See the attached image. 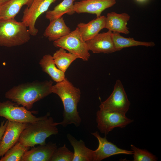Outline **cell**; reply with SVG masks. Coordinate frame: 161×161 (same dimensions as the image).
<instances>
[{
    "label": "cell",
    "instance_id": "3957f363",
    "mask_svg": "<svg viewBox=\"0 0 161 161\" xmlns=\"http://www.w3.org/2000/svg\"><path fill=\"white\" fill-rule=\"evenodd\" d=\"M58 125L59 122H54L53 118L50 116V113L48 112L41 119L28 123L21 133L18 142L30 147L36 145L45 144L47 138L58 133L57 126Z\"/></svg>",
    "mask_w": 161,
    "mask_h": 161
},
{
    "label": "cell",
    "instance_id": "6da1fadb",
    "mask_svg": "<svg viewBox=\"0 0 161 161\" xmlns=\"http://www.w3.org/2000/svg\"><path fill=\"white\" fill-rule=\"evenodd\" d=\"M51 91L60 97L64 106L63 119L59 122V125L64 127L71 124L79 126L81 119L77 108L80 98V90L75 87L65 78L62 81L52 85Z\"/></svg>",
    "mask_w": 161,
    "mask_h": 161
},
{
    "label": "cell",
    "instance_id": "1f68e13d",
    "mask_svg": "<svg viewBox=\"0 0 161 161\" xmlns=\"http://www.w3.org/2000/svg\"></svg>",
    "mask_w": 161,
    "mask_h": 161
},
{
    "label": "cell",
    "instance_id": "52a82bcc",
    "mask_svg": "<svg viewBox=\"0 0 161 161\" xmlns=\"http://www.w3.org/2000/svg\"><path fill=\"white\" fill-rule=\"evenodd\" d=\"M36 111H30L23 106L20 107L10 100L0 102V116L9 121L21 123H32L41 119L42 116L37 117L33 113Z\"/></svg>",
    "mask_w": 161,
    "mask_h": 161
},
{
    "label": "cell",
    "instance_id": "d4e9b609",
    "mask_svg": "<svg viewBox=\"0 0 161 161\" xmlns=\"http://www.w3.org/2000/svg\"><path fill=\"white\" fill-rule=\"evenodd\" d=\"M133 151L134 161H156L157 157L145 149H141L133 145H131Z\"/></svg>",
    "mask_w": 161,
    "mask_h": 161
},
{
    "label": "cell",
    "instance_id": "f546056e",
    "mask_svg": "<svg viewBox=\"0 0 161 161\" xmlns=\"http://www.w3.org/2000/svg\"><path fill=\"white\" fill-rule=\"evenodd\" d=\"M80 1H82V0H80Z\"/></svg>",
    "mask_w": 161,
    "mask_h": 161
},
{
    "label": "cell",
    "instance_id": "5b68a950",
    "mask_svg": "<svg viewBox=\"0 0 161 161\" xmlns=\"http://www.w3.org/2000/svg\"><path fill=\"white\" fill-rule=\"evenodd\" d=\"M53 45L67 50L84 61H88L90 56L86 41L78 27L68 35L54 41Z\"/></svg>",
    "mask_w": 161,
    "mask_h": 161
},
{
    "label": "cell",
    "instance_id": "7a4b0ae2",
    "mask_svg": "<svg viewBox=\"0 0 161 161\" xmlns=\"http://www.w3.org/2000/svg\"><path fill=\"white\" fill-rule=\"evenodd\" d=\"M52 84L51 80L22 84L7 92L5 97L29 110L32 108L34 103L52 93Z\"/></svg>",
    "mask_w": 161,
    "mask_h": 161
},
{
    "label": "cell",
    "instance_id": "603a6c76",
    "mask_svg": "<svg viewBox=\"0 0 161 161\" xmlns=\"http://www.w3.org/2000/svg\"><path fill=\"white\" fill-rule=\"evenodd\" d=\"M52 56L57 67L64 72L71 64L79 58L77 55L69 52L68 53L61 48L56 51Z\"/></svg>",
    "mask_w": 161,
    "mask_h": 161
},
{
    "label": "cell",
    "instance_id": "ffe728a7",
    "mask_svg": "<svg viewBox=\"0 0 161 161\" xmlns=\"http://www.w3.org/2000/svg\"><path fill=\"white\" fill-rule=\"evenodd\" d=\"M39 64L42 70L47 73L54 81L61 82L65 78V72L57 67L53 56L50 55H44Z\"/></svg>",
    "mask_w": 161,
    "mask_h": 161
},
{
    "label": "cell",
    "instance_id": "4dcf8cb0",
    "mask_svg": "<svg viewBox=\"0 0 161 161\" xmlns=\"http://www.w3.org/2000/svg\"></svg>",
    "mask_w": 161,
    "mask_h": 161
},
{
    "label": "cell",
    "instance_id": "cb8c5ba5",
    "mask_svg": "<svg viewBox=\"0 0 161 161\" xmlns=\"http://www.w3.org/2000/svg\"><path fill=\"white\" fill-rule=\"evenodd\" d=\"M30 148L18 141L6 152L0 159V161H21L24 153Z\"/></svg>",
    "mask_w": 161,
    "mask_h": 161
},
{
    "label": "cell",
    "instance_id": "7402d4cb",
    "mask_svg": "<svg viewBox=\"0 0 161 161\" xmlns=\"http://www.w3.org/2000/svg\"><path fill=\"white\" fill-rule=\"evenodd\" d=\"M52 10L47 11L46 18L51 21L62 17L65 14L71 15L75 13L74 2L76 0H62Z\"/></svg>",
    "mask_w": 161,
    "mask_h": 161
},
{
    "label": "cell",
    "instance_id": "e0dca14e",
    "mask_svg": "<svg viewBox=\"0 0 161 161\" xmlns=\"http://www.w3.org/2000/svg\"><path fill=\"white\" fill-rule=\"evenodd\" d=\"M67 138L74 150L72 161H94V150L87 147L83 141H78L70 134Z\"/></svg>",
    "mask_w": 161,
    "mask_h": 161
},
{
    "label": "cell",
    "instance_id": "d6986e66",
    "mask_svg": "<svg viewBox=\"0 0 161 161\" xmlns=\"http://www.w3.org/2000/svg\"><path fill=\"white\" fill-rule=\"evenodd\" d=\"M33 0H9L0 5V19L14 18L24 5L29 7Z\"/></svg>",
    "mask_w": 161,
    "mask_h": 161
},
{
    "label": "cell",
    "instance_id": "4fadbf2b",
    "mask_svg": "<svg viewBox=\"0 0 161 161\" xmlns=\"http://www.w3.org/2000/svg\"><path fill=\"white\" fill-rule=\"evenodd\" d=\"M116 3V0H83L75 2L73 9L75 13L95 14L98 17L104 10Z\"/></svg>",
    "mask_w": 161,
    "mask_h": 161
},
{
    "label": "cell",
    "instance_id": "8fae6325",
    "mask_svg": "<svg viewBox=\"0 0 161 161\" xmlns=\"http://www.w3.org/2000/svg\"><path fill=\"white\" fill-rule=\"evenodd\" d=\"M91 134L98 140V148L94 150V161H100L111 156L120 154L132 155L133 151L126 150L118 147L116 145L108 141L105 136L102 137L98 132Z\"/></svg>",
    "mask_w": 161,
    "mask_h": 161
},
{
    "label": "cell",
    "instance_id": "9a60e30c",
    "mask_svg": "<svg viewBox=\"0 0 161 161\" xmlns=\"http://www.w3.org/2000/svg\"><path fill=\"white\" fill-rule=\"evenodd\" d=\"M130 16L127 13L120 14L115 12L108 13L106 18L105 28L112 32L128 34L130 31L127 26Z\"/></svg>",
    "mask_w": 161,
    "mask_h": 161
},
{
    "label": "cell",
    "instance_id": "2e32d148",
    "mask_svg": "<svg viewBox=\"0 0 161 161\" xmlns=\"http://www.w3.org/2000/svg\"><path fill=\"white\" fill-rule=\"evenodd\" d=\"M106 17H97L87 23H80L78 25L82 38L85 41L93 38L105 28Z\"/></svg>",
    "mask_w": 161,
    "mask_h": 161
},
{
    "label": "cell",
    "instance_id": "f1b7e54d",
    "mask_svg": "<svg viewBox=\"0 0 161 161\" xmlns=\"http://www.w3.org/2000/svg\"><path fill=\"white\" fill-rule=\"evenodd\" d=\"M137 0L138 1H143L144 0Z\"/></svg>",
    "mask_w": 161,
    "mask_h": 161
},
{
    "label": "cell",
    "instance_id": "ac0fdd59",
    "mask_svg": "<svg viewBox=\"0 0 161 161\" xmlns=\"http://www.w3.org/2000/svg\"><path fill=\"white\" fill-rule=\"evenodd\" d=\"M70 29L66 24L62 17L50 21L43 35L49 41H55L69 34Z\"/></svg>",
    "mask_w": 161,
    "mask_h": 161
},
{
    "label": "cell",
    "instance_id": "484cf974",
    "mask_svg": "<svg viewBox=\"0 0 161 161\" xmlns=\"http://www.w3.org/2000/svg\"><path fill=\"white\" fill-rule=\"evenodd\" d=\"M73 157V153L64 144L63 146L57 148L50 161H72Z\"/></svg>",
    "mask_w": 161,
    "mask_h": 161
},
{
    "label": "cell",
    "instance_id": "4316f807",
    "mask_svg": "<svg viewBox=\"0 0 161 161\" xmlns=\"http://www.w3.org/2000/svg\"><path fill=\"white\" fill-rule=\"evenodd\" d=\"M8 120H7L5 123L4 121L1 122L0 126V145L1 140L6 128Z\"/></svg>",
    "mask_w": 161,
    "mask_h": 161
},
{
    "label": "cell",
    "instance_id": "7c38bea8",
    "mask_svg": "<svg viewBox=\"0 0 161 161\" xmlns=\"http://www.w3.org/2000/svg\"><path fill=\"white\" fill-rule=\"evenodd\" d=\"M112 32L99 33L91 39L86 41L88 50L94 53L109 54L117 51L112 38Z\"/></svg>",
    "mask_w": 161,
    "mask_h": 161
},
{
    "label": "cell",
    "instance_id": "5bb4252c",
    "mask_svg": "<svg viewBox=\"0 0 161 161\" xmlns=\"http://www.w3.org/2000/svg\"><path fill=\"white\" fill-rule=\"evenodd\" d=\"M27 151L21 161H50L57 147L55 143L49 142Z\"/></svg>",
    "mask_w": 161,
    "mask_h": 161
},
{
    "label": "cell",
    "instance_id": "83f0119b",
    "mask_svg": "<svg viewBox=\"0 0 161 161\" xmlns=\"http://www.w3.org/2000/svg\"><path fill=\"white\" fill-rule=\"evenodd\" d=\"M9 0H0V5L3 4Z\"/></svg>",
    "mask_w": 161,
    "mask_h": 161
},
{
    "label": "cell",
    "instance_id": "44dd1931",
    "mask_svg": "<svg viewBox=\"0 0 161 161\" xmlns=\"http://www.w3.org/2000/svg\"><path fill=\"white\" fill-rule=\"evenodd\" d=\"M112 35L114 46L117 51H120L123 48L134 46H141L152 47L155 45V44L153 42L137 41L132 38H125L118 32H112Z\"/></svg>",
    "mask_w": 161,
    "mask_h": 161
},
{
    "label": "cell",
    "instance_id": "30bf717a",
    "mask_svg": "<svg viewBox=\"0 0 161 161\" xmlns=\"http://www.w3.org/2000/svg\"><path fill=\"white\" fill-rule=\"evenodd\" d=\"M28 124L8 120L0 145V158L18 141L21 133Z\"/></svg>",
    "mask_w": 161,
    "mask_h": 161
},
{
    "label": "cell",
    "instance_id": "8992f818",
    "mask_svg": "<svg viewBox=\"0 0 161 161\" xmlns=\"http://www.w3.org/2000/svg\"><path fill=\"white\" fill-rule=\"evenodd\" d=\"M130 103L123 84L117 80L113 90L110 96L99 106L100 110L105 112H114L125 114L129 110Z\"/></svg>",
    "mask_w": 161,
    "mask_h": 161
},
{
    "label": "cell",
    "instance_id": "9c48e42d",
    "mask_svg": "<svg viewBox=\"0 0 161 161\" xmlns=\"http://www.w3.org/2000/svg\"><path fill=\"white\" fill-rule=\"evenodd\" d=\"M56 0H33L30 5L24 10L21 21L28 28L31 35H37L38 30L35 25L37 19Z\"/></svg>",
    "mask_w": 161,
    "mask_h": 161
},
{
    "label": "cell",
    "instance_id": "277c9868",
    "mask_svg": "<svg viewBox=\"0 0 161 161\" xmlns=\"http://www.w3.org/2000/svg\"><path fill=\"white\" fill-rule=\"evenodd\" d=\"M27 28L14 18L0 19V46L12 47L28 42L31 35Z\"/></svg>",
    "mask_w": 161,
    "mask_h": 161
},
{
    "label": "cell",
    "instance_id": "ba28073f",
    "mask_svg": "<svg viewBox=\"0 0 161 161\" xmlns=\"http://www.w3.org/2000/svg\"><path fill=\"white\" fill-rule=\"evenodd\" d=\"M96 120L98 129L105 136L114 128H124L134 121L133 119L127 117L125 114L100 110L97 112Z\"/></svg>",
    "mask_w": 161,
    "mask_h": 161
}]
</instances>
